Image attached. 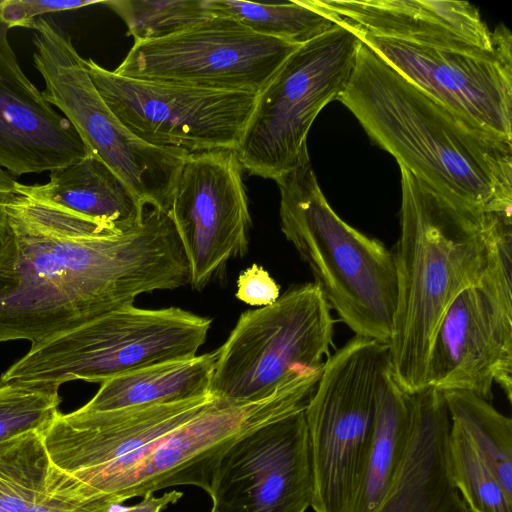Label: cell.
I'll list each match as a JSON object with an SVG mask.
<instances>
[{"label":"cell","mask_w":512,"mask_h":512,"mask_svg":"<svg viewBox=\"0 0 512 512\" xmlns=\"http://www.w3.org/2000/svg\"><path fill=\"white\" fill-rule=\"evenodd\" d=\"M304 409L232 444L210 484L209 512H306L313 477Z\"/></svg>","instance_id":"cell-17"},{"label":"cell","mask_w":512,"mask_h":512,"mask_svg":"<svg viewBox=\"0 0 512 512\" xmlns=\"http://www.w3.org/2000/svg\"><path fill=\"white\" fill-rule=\"evenodd\" d=\"M84 66L105 104L133 134L185 154L237 150L257 99L250 92L129 78L92 59H84Z\"/></svg>","instance_id":"cell-11"},{"label":"cell","mask_w":512,"mask_h":512,"mask_svg":"<svg viewBox=\"0 0 512 512\" xmlns=\"http://www.w3.org/2000/svg\"><path fill=\"white\" fill-rule=\"evenodd\" d=\"M16 181L8 171L0 167V244L8 226L7 204L12 196Z\"/></svg>","instance_id":"cell-33"},{"label":"cell","mask_w":512,"mask_h":512,"mask_svg":"<svg viewBox=\"0 0 512 512\" xmlns=\"http://www.w3.org/2000/svg\"><path fill=\"white\" fill-rule=\"evenodd\" d=\"M182 496L183 492L178 490L168 491L161 496L147 493L137 504L126 506L122 503H111L105 512H161L170 504L177 503Z\"/></svg>","instance_id":"cell-32"},{"label":"cell","mask_w":512,"mask_h":512,"mask_svg":"<svg viewBox=\"0 0 512 512\" xmlns=\"http://www.w3.org/2000/svg\"><path fill=\"white\" fill-rule=\"evenodd\" d=\"M339 101L399 167L435 191L480 209L511 212L512 140L438 102L362 41Z\"/></svg>","instance_id":"cell-2"},{"label":"cell","mask_w":512,"mask_h":512,"mask_svg":"<svg viewBox=\"0 0 512 512\" xmlns=\"http://www.w3.org/2000/svg\"><path fill=\"white\" fill-rule=\"evenodd\" d=\"M126 23L135 42L157 40L181 33L214 17L207 0L104 1Z\"/></svg>","instance_id":"cell-28"},{"label":"cell","mask_w":512,"mask_h":512,"mask_svg":"<svg viewBox=\"0 0 512 512\" xmlns=\"http://www.w3.org/2000/svg\"><path fill=\"white\" fill-rule=\"evenodd\" d=\"M496 33L489 50L451 49L358 34L381 59L432 98L512 140V35L503 24Z\"/></svg>","instance_id":"cell-15"},{"label":"cell","mask_w":512,"mask_h":512,"mask_svg":"<svg viewBox=\"0 0 512 512\" xmlns=\"http://www.w3.org/2000/svg\"><path fill=\"white\" fill-rule=\"evenodd\" d=\"M360 43L357 31L338 21L286 59L257 94L236 150L243 169L275 181L309 159L310 127L346 90Z\"/></svg>","instance_id":"cell-7"},{"label":"cell","mask_w":512,"mask_h":512,"mask_svg":"<svg viewBox=\"0 0 512 512\" xmlns=\"http://www.w3.org/2000/svg\"><path fill=\"white\" fill-rule=\"evenodd\" d=\"M108 506L70 496L63 474L49 459L41 432L0 441V512H105Z\"/></svg>","instance_id":"cell-21"},{"label":"cell","mask_w":512,"mask_h":512,"mask_svg":"<svg viewBox=\"0 0 512 512\" xmlns=\"http://www.w3.org/2000/svg\"><path fill=\"white\" fill-rule=\"evenodd\" d=\"M280 287L261 266L253 264L241 272L236 297L252 306H267L279 297Z\"/></svg>","instance_id":"cell-31"},{"label":"cell","mask_w":512,"mask_h":512,"mask_svg":"<svg viewBox=\"0 0 512 512\" xmlns=\"http://www.w3.org/2000/svg\"><path fill=\"white\" fill-rule=\"evenodd\" d=\"M215 16L229 17L254 33L303 45L338 21L307 0L263 4L240 0H207Z\"/></svg>","instance_id":"cell-26"},{"label":"cell","mask_w":512,"mask_h":512,"mask_svg":"<svg viewBox=\"0 0 512 512\" xmlns=\"http://www.w3.org/2000/svg\"><path fill=\"white\" fill-rule=\"evenodd\" d=\"M210 326L211 319L178 307L128 305L31 343L0 384H101L136 369L195 357Z\"/></svg>","instance_id":"cell-5"},{"label":"cell","mask_w":512,"mask_h":512,"mask_svg":"<svg viewBox=\"0 0 512 512\" xmlns=\"http://www.w3.org/2000/svg\"><path fill=\"white\" fill-rule=\"evenodd\" d=\"M388 345L354 335L325 362L304 410L314 512H354Z\"/></svg>","instance_id":"cell-6"},{"label":"cell","mask_w":512,"mask_h":512,"mask_svg":"<svg viewBox=\"0 0 512 512\" xmlns=\"http://www.w3.org/2000/svg\"><path fill=\"white\" fill-rule=\"evenodd\" d=\"M321 371H302L268 397L253 402L215 398L203 411L146 447L102 493L106 505L158 490L197 486L207 493L222 455L251 431L306 407Z\"/></svg>","instance_id":"cell-10"},{"label":"cell","mask_w":512,"mask_h":512,"mask_svg":"<svg viewBox=\"0 0 512 512\" xmlns=\"http://www.w3.org/2000/svg\"><path fill=\"white\" fill-rule=\"evenodd\" d=\"M217 349L193 358L171 361L120 374L101 383L80 409L113 411L176 403L209 395Z\"/></svg>","instance_id":"cell-23"},{"label":"cell","mask_w":512,"mask_h":512,"mask_svg":"<svg viewBox=\"0 0 512 512\" xmlns=\"http://www.w3.org/2000/svg\"><path fill=\"white\" fill-rule=\"evenodd\" d=\"M215 397L211 394L176 403L113 411L58 412L41 432L49 459L65 477L69 494L99 503L105 489L147 446L196 416Z\"/></svg>","instance_id":"cell-14"},{"label":"cell","mask_w":512,"mask_h":512,"mask_svg":"<svg viewBox=\"0 0 512 512\" xmlns=\"http://www.w3.org/2000/svg\"><path fill=\"white\" fill-rule=\"evenodd\" d=\"M409 397L407 449L388 494L374 512H471L450 475V418L442 391L425 386Z\"/></svg>","instance_id":"cell-20"},{"label":"cell","mask_w":512,"mask_h":512,"mask_svg":"<svg viewBox=\"0 0 512 512\" xmlns=\"http://www.w3.org/2000/svg\"><path fill=\"white\" fill-rule=\"evenodd\" d=\"M104 1L91 0H5L0 2V22L12 27L30 28L37 16L75 10Z\"/></svg>","instance_id":"cell-30"},{"label":"cell","mask_w":512,"mask_h":512,"mask_svg":"<svg viewBox=\"0 0 512 512\" xmlns=\"http://www.w3.org/2000/svg\"><path fill=\"white\" fill-rule=\"evenodd\" d=\"M34 187L45 199L121 232L140 223L146 210L131 189L93 154L50 171L49 182Z\"/></svg>","instance_id":"cell-22"},{"label":"cell","mask_w":512,"mask_h":512,"mask_svg":"<svg viewBox=\"0 0 512 512\" xmlns=\"http://www.w3.org/2000/svg\"><path fill=\"white\" fill-rule=\"evenodd\" d=\"M0 22V167L15 176L52 171L90 154L21 70Z\"/></svg>","instance_id":"cell-18"},{"label":"cell","mask_w":512,"mask_h":512,"mask_svg":"<svg viewBox=\"0 0 512 512\" xmlns=\"http://www.w3.org/2000/svg\"><path fill=\"white\" fill-rule=\"evenodd\" d=\"M391 370L408 393L425 386L432 341L446 309L512 238L511 212L485 210L432 189L403 167Z\"/></svg>","instance_id":"cell-3"},{"label":"cell","mask_w":512,"mask_h":512,"mask_svg":"<svg viewBox=\"0 0 512 512\" xmlns=\"http://www.w3.org/2000/svg\"><path fill=\"white\" fill-rule=\"evenodd\" d=\"M275 182L281 230L308 264L331 310L355 335L388 344L397 299L393 252L336 214L310 158Z\"/></svg>","instance_id":"cell-4"},{"label":"cell","mask_w":512,"mask_h":512,"mask_svg":"<svg viewBox=\"0 0 512 512\" xmlns=\"http://www.w3.org/2000/svg\"><path fill=\"white\" fill-rule=\"evenodd\" d=\"M335 319L314 283L289 288L270 305L242 313L217 349L209 393L241 403L264 399L294 375L321 370Z\"/></svg>","instance_id":"cell-9"},{"label":"cell","mask_w":512,"mask_h":512,"mask_svg":"<svg viewBox=\"0 0 512 512\" xmlns=\"http://www.w3.org/2000/svg\"><path fill=\"white\" fill-rule=\"evenodd\" d=\"M450 422L459 428L512 495V420L468 391H442Z\"/></svg>","instance_id":"cell-25"},{"label":"cell","mask_w":512,"mask_h":512,"mask_svg":"<svg viewBox=\"0 0 512 512\" xmlns=\"http://www.w3.org/2000/svg\"><path fill=\"white\" fill-rule=\"evenodd\" d=\"M448 463L452 482L471 512H512L508 494L462 431L450 422Z\"/></svg>","instance_id":"cell-27"},{"label":"cell","mask_w":512,"mask_h":512,"mask_svg":"<svg viewBox=\"0 0 512 512\" xmlns=\"http://www.w3.org/2000/svg\"><path fill=\"white\" fill-rule=\"evenodd\" d=\"M300 46L214 16L173 36L135 42L113 71L146 81L258 94Z\"/></svg>","instance_id":"cell-13"},{"label":"cell","mask_w":512,"mask_h":512,"mask_svg":"<svg viewBox=\"0 0 512 512\" xmlns=\"http://www.w3.org/2000/svg\"><path fill=\"white\" fill-rule=\"evenodd\" d=\"M0 244V343L41 341L137 296L190 283L168 213L145 210L121 232L61 207L16 181Z\"/></svg>","instance_id":"cell-1"},{"label":"cell","mask_w":512,"mask_h":512,"mask_svg":"<svg viewBox=\"0 0 512 512\" xmlns=\"http://www.w3.org/2000/svg\"><path fill=\"white\" fill-rule=\"evenodd\" d=\"M55 384H0V441L29 432H42L59 412Z\"/></svg>","instance_id":"cell-29"},{"label":"cell","mask_w":512,"mask_h":512,"mask_svg":"<svg viewBox=\"0 0 512 512\" xmlns=\"http://www.w3.org/2000/svg\"><path fill=\"white\" fill-rule=\"evenodd\" d=\"M512 238L473 285L450 303L435 332L427 386L487 401L496 383L512 400Z\"/></svg>","instance_id":"cell-12"},{"label":"cell","mask_w":512,"mask_h":512,"mask_svg":"<svg viewBox=\"0 0 512 512\" xmlns=\"http://www.w3.org/2000/svg\"><path fill=\"white\" fill-rule=\"evenodd\" d=\"M358 33L451 49H492L478 9L453 0H307Z\"/></svg>","instance_id":"cell-19"},{"label":"cell","mask_w":512,"mask_h":512,"mask_svg":"<svg viewBox=\"0 0 512 512\" xmlns=\"http://www.w3.org/2000/svg\"><path fill=\"white\" fill-rule=\"evenodd\" d=\"M236 150L188 154L168 213L181 240L194 290L223 276L248 251L251 216Z\"/></svg>","instance_id":"cell-16"},{"label":"cell","mask_w":512,"mask_h":512,"mask_svg":"<svg viewBox=\"0 0 512 512\" xmlns=\"http://www.w3.org/2000/svg\"><path fill=\"white\" fill-rule=\"evenodd\" d=\"M33 62L42 75L43 98L60 109L90 152L105 163L144 206L169 210L188 154L141 140L109 109L96 90L71 38L53 21L38 18Z\"/></svg>","instance_id":"cell-8"},{"label":"cell","mask_w":512,"mask_h":512,"mask_svg":"<svg viewBox=\"0 0 512 512\" xmlns=\"http://www.w3.org/2000/svg\"><path fill=\"white\" fill-rule=\"evenodd\" d=\"M410 426L409 393L389 364L378 381L371 440L354 512H374L385 499L404 458Z\"/></svg>","instance_id":"cell-24"}]
</instances>
